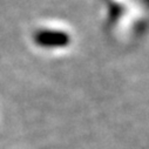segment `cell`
Instances as JSON below:
<instances>
[{"mask_svg":"<svg viewBox=\"0 0 149 149\" xmlns=\"http://www.w3.org/2000/svg\"><path fill=\"white\" fill-rule=\"evenodd\" d=\"M33 42L46 49L65 48L70 44V36L68 33L61 29L40 28L33 34Z\"/></svg>","mask_w":149,"mask_h":149,"instance_id":"cell-1","label":"cell"}]
</instances>
